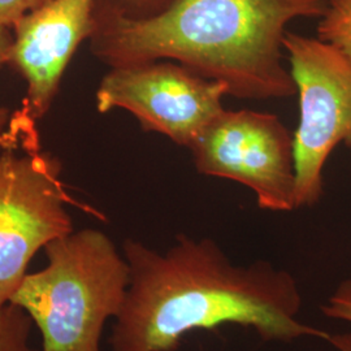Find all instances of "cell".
Instances as JSON below:
<instances>
[{
	"label": "cell",
	"instance_id": "8992f818",
	"mask_svg": "<svg viewBox=\"0 0 351 351\" xmlns=\"http://www.w3.org/2000/svg\"><path fill=\"white\" fill-rule=\"evenodd\" d=\"M226 84L206 78L172 60L113 66L95 94L97 110H125L145 132L163 134L190 149L202 132L226 110Z\"/></svg>",
	"mask_w": 351,
	"mask_h": 351
},
{
	"label": "cell",
	"instance_id": "5bb4252c",
	"mask_svg": "<svg viewBox=\"0 0 351 351\" xmlns=\"http://www.w3.org/2000/svg\"><path fill=\"white\" fill-rule=\"evenodd\" d=\"M12 29L0 26V66L7 64L8 51L12 43ZM11 114L5 107L0 106V134L10 126Z\"/></svg>",
	"mask_w": 351,
	"mask_h": 351
},
{
	"label": "cell",
	"instance_id": "8fae6325",
	"mask_svg": "<svg viewBox=\"0 0 351 351\" xmlns=\"http://www.w3.org/2000/svg\"><path fill=\"white\" fill-rule=\"evenodd\" d=\"M108 7L128 17L142 19L162 12L171 0H101Z\"/></svg>",
	"mask_w": 351,
	"mask_h": 351
},
{
	"label": "cell",
	"instance_id": "9c48e42d",
	"mask_svg": "<svg viewBox=\"0 0 351 351\" xmlns=\"http://www.w3.org/2000/svg\"><path fill=\"white\" fill-rule=\"evenodd\" d=\"M316 33L351 60V0H328Z\"/></svg>",
	"mask_w": 351,
	"mask_h": 351
},
{
	"label": "cell",
	"instance_id": "3957f363",
	"mask_svg": "<svg viewBox=\"0 0 351 351\" xmlns=\"http://www.w3.org/2000/svg\"><path fill=\"white\" fill-rule=\"evenodd\" d=\"M47 265L26 274L10 303L42 335L40 351H101L103 328L116 319L129 285V264L112 239L82 229L52 241Z\"/></svg>",
	"mask_w": 351,
	"mask_h": 351
},
{
	"label": "cell",
	"instance_id": "52a82bcc",
	"mask_svg": "<svg viewBox=\"0 0 351 351\" xmlns=\"http://www.w3.org/2000/svg\"><path fill=\"white\" fill-rule=\"evenodd\" d=\"M189 150L198 173L245 185L259 208L295 210L293 134L276 114L226 108Z\"/></svg>",
	"mask_w": 351,
	"mask_h": 351
},
{
	"label": "cell",
	"instance_id": "4fadbf2b",
	"mask_svg": "<svg viewBox=\"0 0 351 351\" xmlns=\"http://www.w3.org/2000/svg\"><path fill=\"white\" fill-rule=\"evenodd\" d=\"M47 1L50 0H0V26L12 27L20 17Z\"/></svg>",
	"mask_w": 351,
	"mask_h": 351
},
{
	"label": "cell",
	"instance_id": "5b68a950",
	"mask_svg": "<svg viewBox=\"0 0 351 351\" xmlns=\"http://www.w3.org/2000/svg\"><path fill=\"white\" fill-rule=\"evenodd\" d=\"M282 46L300 104V124L293 134L298 210L323 197V171L332 151L339 143L351 151V60L317 37L290 30Z\"/></svg>",
	"mask_w": 351,
	"mask_h": 351
},
{
	"label": "cell",
	"instance_id": "9a60e30c",
	"mask_svg": "<svg viewBox=\"0 0 351 351\" xmlns=\"http://www.w3.org/2000/svg\"><path fill=\"white\" fill-rule=\"evenodd\" d=\"M326 342L339 351H351V332L330 335Z\"/></svg>",
	"mask_w": 351,
	"mask_h": 351
},
{
	"label": "cell",
	"instance_id": "7a4b0ae2",
	"mask_svg": "<svg viewBox=\"0 0 351 351\" xmlns=\"http://www.w3.org/2000/svg\"><path fill=\"white\" fill-rule=\"evenodd\" d=\"M328 0H171L150 17H128L97 0L91 53L110 68L172 60L223 82L246 101L297 94L282 63L289 24L320 19Z\"/></svg>",
	"mask_w": 351,
	"mask_h": 351
},
{
	"label": "cell",
	"instance_id": "277c9868",
	"mask_svg": "<svg viewBox=\"0 0 351 351\" xmlns=\"http://www.w3.org/2000/svg\"><path fill=\"white\" fill-rule=\"evenodd\" d=\"M0 152V307L10 303L40 249L73 232L72 203L62 164L38 141L16 151L20 136L5 133Z\"/></svg>",
	"mask_w": 351,
	"mask_h": 351
},
{
	"label": "cell",
	"instance_id": "7c38bea8",
	"mask_svg": "<svg viewBox=\"0 0 351 351\" xmlns=\"http://www.w3.org/2000/svg\"><path fill=\"white\" fill-rule=\"evenodd\" d=\"M322 313L330 319L351 324V278L339 284L333 295L322 307Z\"/></svg>",
	"mask_w": 351,
	"mask_h": 351
},
{
	"label": "cell",
	"instance_id": "30bf717a",
	"mask_svg": "<svg viewBox=\"0 0 351 351\" xmlns=\"http://www.w3.org/2000/svg\"><path fill=\"white\" fill-rule=\"evenodd\" d=\"M32 319L24 310L7 303L0 307V351H40L30 345Z\"/></svg>",
	"mask_w": 351,
	"mask_h": 351
},
{
	"label": "cell",
	"instance_id": "ba28073f",
	"mask_svg": "<svg viewBox=\"0 0 351 351\" xmlns=\"http://www.w3.org/2000/svg\"><path fill=\"white\" fill-rule=\"evenodd\" d=\"M95 1L50 0L13 24L7 64L25 80L26 95L8 128L37 134L36 124L49 112L68 64L93 34Z\"/></svg>",
	"mask_w": 351,
	"mask_h": 351
},
{
	"label": "cell",
	"instance_id": "6da1fadb",
	"mask_svg": "<svg viewBox=\"0 0 351 351\" xmlns=\"http://www.w3.org/2000/svg\"><path fill=\"white\" fill-rule=\"evenodd\" d=\"M123 252L129 285L111 351H177L189 333L224 324L251 328L265 342L330 336L300 322L298 282L271 262L233 263L213 239L186 234L165 252L128 239Z\"/></svg>",
	"mask_w": 351,
	"mask_h": 351
}]
</instances>
